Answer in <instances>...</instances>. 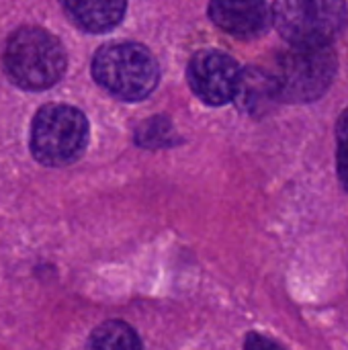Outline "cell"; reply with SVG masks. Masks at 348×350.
<instances>
[{
	"instance_id": "cell-8",
	"label": "cell",
	"mask_w": 348,
	"mask_h": 350,
	"mask_svg": "<svg viewBox=\"0 0 348 350\" xmlns=\"http://www.w3.org/2000/svg\"><path fill=\"white\" fill-rule=\"evenodd\" d=\"M62 6L80 29L105 33L121 23L127 0H62Z\"/></svg>"
},
{
	"instance_id": "cell-10",
	"label": "cell",
	"mask_w": 348,
	"mask_h": 350,
	"mask_svg": "<svg viewBox=\"0 0 348 350\" xmlns=\"http://www.w3.org/2000/svg\"><path fill=\"white\" fill-rule=\"evenodd\" d=\"M90 347L92 349L103 350H121V349H139L142 342L137 338V334L123 322H107L101 328L94 330L92 338H90Z\"/></svg>"
},
{
	"instance_id": "cell-1",
	"label": "cell",
	"mask_w": 348,
	"mask_h": 350,
	"mask_svg": "<svg viewBox=\"0 0 348 350\" xmlns=\"http://www.w3.org/2000/svg\"><path fill=\"white\" fill-rule=\"evenodd\" d=\"M4 70L27 90H45L66 72V51L57 37L39 27H21L4 45Z\"/></svg>"
},
{
	"instance_id": "cell-7",
	"label": "cell",
	"mask_w": 348,
	"mask_h": 350,
	"mask_svg": "<svg viewBox=\"0 0 348 350\" xmlns=\"http://www.w3.org/2000/svg\"><path fill=\"white\" fill-rule=\"evenodd\" d=\"M209 16L219 29L242 39L258 37L273 25L267 0H211Z\"/></svg>"
},
{
	"instance_id": "cell-3",
	"label": "cell",
	"mask_w": 348,
	"mask_h": 350,
	"mask_svg": "<svg viewBox=\"0 0 348 350\" xmlns=\"http://www.w3.org/2000/svg\"><path fill=\"white\" fill-rule=\"evenodd\" d=\"M94 80L123 100L150 96L160 80L156 57L139 43H111L92 59Z\"/></svg>"
},
{
	"instance_id": "cell-9",
	"label": "cell",
	"mask_w": 348,
	"mask_h": 350,
	"mask_svg": "<svg viewBox=\"0 0 348 350\" xmlns=\"http://www.w3.org/2000/svg\"><path fill=\"white\" fill-rule=\"evenodd\" d=\"M240 107L252 115H260L267 111V107L275 100H279L277 82L275 76L263 70H246L240 74V82L234 96Z\"/></svg>"
},
{
	"instance_id": "cell-2",
	"label": "cell",
	"mask_w": 348,
	"mask_h": 350,
	"mask_svg": "<svg viewBox=\"0 0 348 350\" xmlns=\"http://www.w3.org/2000/svg\"><path fill=\"white\" fill-rule=\"evenodd\" d=\"M273 25L291 47H326L347 29V0H275Z\"/></svg>"
},
{
	"instance_id": "cell-6",
	"label": "cell",
	"mask_w": 348,
	"mask_h": 350,
	"mask_svg": "<svg viewBox=\"0 0 348 350\" xmlns=\"http://www.w3.org/2000/svg\"><path fill=\"white\" fill-rule=\"evenodd\" d=\"M240 66L224 51H199L189 64V84L193 92L211 107H222L234 100L240 82Z\"/></svg>"
},
{
	"instance_id": "cell-11",
	"label": "cell",
	"mask_w": 348,
	"mask_h": 350,
	"mask_svg": "<svg viewBox=\"0 0 348 350\" xmlns=\"http://www.w3.org/2000/svg\"><path fill=\"white\" fill-rule=\"evenodd\" d=\"M336 172L348 191V109L336 123Z\"/></svg>"
},
{
	"instance_id": "cell-5",
	"label": "cell",
	"mask_w": 348,
	"mask_h": 350,
	"mask_svg": "<svg viewBox=\"0 0 348 350\" xmlns=\"http://www.w3.org/2000/svg\"><path fill=\"white\" fill-rule=\"evenodd\" d=\"M338 72V59L330 45L293 47L277 62L275 82L279 100L312 103L326 94Z\"/></svg>"
},
{
	"instance_id": "cell-4",
	"label": "cell",
	"mask_w": 348,
	"mask_h": 350,
	"mask_svg": "<svg viewBox=\"0 0 348 350\" xmlns=\"http://www.w3.org/2000/svg\"><path fill=\"white\" fill-rule=\"evenodd\" d=\"M88 144V121L70 105H47L33 119L31 150L45 166H66L78 160Z\"/></svg>"
}]
</instances>
